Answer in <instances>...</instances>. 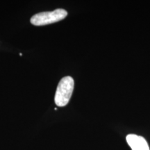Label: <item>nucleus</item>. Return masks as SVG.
Returning a JSON list of instances; mask_svg holds the SVG:
<instances>
[{
  "mask_svg": "<svg viewBox=\"0 0 150 150\" xmlns=\"http://www.w3.org/2000/svg\"><path fill=\"white\" fill-rule=\"evenodd\" d=\"M74 86V79L71 76H65L61 79L54 97V102L58 106L63 107L68 104L72 95Z\"/></svg>",
  "mask_w": 150,
  "mask_h": 150,
  "instance_id": "1",
  "label": "nucleus"
},
{
  "mask_svg": "<svg viewBox=\"0 0 150 150\" xmlns=\"http://www.w3.org/2000/svg\"><path fill=\"white\" fill-rule=\"evenodd\" d=\"M67 16L64 9L58 8L53 11L39 13L31 18V23L34 26H44L53 24L63 20Z\"/></svg>",
  "mask_w": 150,
  "mask_h": 150,
  "instance_id": "2",
  "label": "nucleus"
},
{
  "mask_svg": "<svg viewBox=\"0 0 150 150\" xmlns=\"http://www.w3.org/2000/svg\"><path fill=\"white\" fill-rule=\"evenodd\" d=\"M127 141L132 150H150L147 141L143 137L136 134H129Z\"/></svg>",
  "mask_w": 150,
  "mask_h": 150,
  "instance_id": "3",
  "label": "nucleus"
}]
</instances>
